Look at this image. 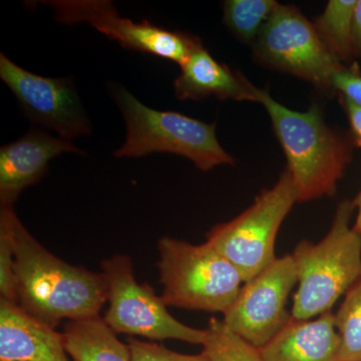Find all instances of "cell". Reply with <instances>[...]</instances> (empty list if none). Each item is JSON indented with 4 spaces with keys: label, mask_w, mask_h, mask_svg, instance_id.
I'll return each mask as SVG.
<instances>
[{
    "label": "cell",
    "mask_w": 361,
    "mask_h": 361,
    "mask_svg": "<svg viewBox=\"0 0 361 361\" xmlns=\"http://www.w3.org/2000/svg\"><path fill=\"white\" fill-rule=\"evenodd\" d=\"M130 361H210L202 351L200 355H188L175 353L156 343L130 337Z\"/></svg>",
    "instance_id": "obj_21"
},
{
    "label": "cell",
    "mask_w": 361,
    "mask_h": 361,
    "mask_svg": "<svg viewBox=\"0 0 361 361\" xmlns=\"http://www.w3.org/2000/svg\"><path fill=\"white\" fill-rule=\"evenodd\" d=\"M54 18L63 25L87 23L108 39L130 51L151 54L180 66L189 59L202 40L195 35L167 30L148 20L135 23L122 18L108 0H52Z\"/></svg>",
    "instance_id": "obj_9"
},
{
    "label": "cell",
    "mask_w": 361,
    "mask_h": 361,
    "mask_svg": "<svg viewBox=\"0 0 361 361\" xmlns=\"http://www.w3.org/2000/svg\"><path fill=\"white\" fill-rule=\"evenodd\" d=\"M355 209L353 202L341 201L326 236L316 244L302 240L291 254L298 280L291 310L294 319L329 312L361 279V235L349 226Z\"/></svg>",
    "instance_id": "obj_3"
},
{
    "label": "cell",
    "mask_w": 361,
    "mask_h": 361,
    "mask_svg": "<svg viewBox=\"0 0 361 361\" xmlns=\"http://www.w3.org/2000/svg\"><path fill=\"white\" fill-rule=\"evenodd\" d=\"M0 294L2 299L18 303L13 244L8 234L1 227H0Z\"/></svg>",
    "instance_id": "obj_22"
},
{
    "label": "cell",
    "mask_w": 361,
    "mask_h": 361,
    "mask_svg": "<svg viewBox=\"0 0 361 361\" xmlns=\"http://www.w3.org/2000/svg\"><path fill=\"white\" fill-rule=\"evenodd\" d=\"M334 89L339 90L342 97L361 106V73L356 63L349 68L344 66L343 70L336 73L334 78Z\"/></svg>",
    "instance_id": "obj_23"
},
{
    "label": "cell",
    "mask_w": 361,
    "mask_h": 361,
    "mask_svg": "<svg viewBox=\"0 0 361 361\" xmlns=\"http://www.w3.org/2000/svg\"><path fill=\"white\" fill-rule=\"evenodd\" d=\"M353 47L355 56H361V0L356 2L353 13Z\"/></svg>",
    "instance_id": "obj_25"
},
{
    "label": "cell",
    "mask_w": 361,
    "mask_h": 361,
    "mask_svg": "<svg viewBox=\"0 0 361 361\" xmlns=\"http://www.w3.org/2000/svg\"><path fill=\"white\" fill-rule=\"evenodd\" d=\"M110 92L127 129L125 142L114 153L116 158L176 154L189 159L202 171L235 163L218 142L215 123L201 122L175 111L154 110L121 85H111Z\"/></svg>",
    "instance_id": "obj_4"
},
{
    "label": "cell",
    "mask_w": 361,
    "mask_h": 361,
    "mask_svg": "<svg viewBox=\"0 0 361 361\" xmlns=\"http://www.w3.org/2000/svg\"><path fill=\"white\" fill-rule=\"evenodd\" d=\"M180 66L174 90L176 97L182 101H201L216 97L221 101L256 102L250 82L241 73H234L224 63H218L203 44L198 45Z\"/></svg>",
    "instance_id": "obj_15"
},
{
    "label": "cell",
    "mask_w": 361,
    "mask_h": 361,
    "mask_svg": "<svg viewBox=\"0 0 361 361\" xmlns=\"http://www.w3.org/2000/svg\"><path fill=\"white\" fill-rule=\"evenodd\" d=\"M297 282L291 254L276 258L244 283L223 322L252 345L263 348L290 322L292 315L286 305Z\"/></svg>",
    "instance_id": "obj_10"
},
{
    "label": "cell",
    "mask_w": 361,
    "mask_h": 361,
    "mask_svg": "<svg viewBox=\"0 0 361 361\" xmlns=\"http://www.w3.org/2000/svg\"><path fill=\"white\" fill-rule=\"evenodd\" d=\"M250 90L269 114L295 185L297 202L334 196L353 157L350 142L325 123L318 106L304 113L292 111L251 82Z\"/></svg>",
    "instance_id": "obj_2"
},
{
    "label": "cell",
    "mask_w": 361,
    "mask_h": 361,
    "mask_svg": "<svg viewBox=\"0 0 361 361\" xmlns=\"http://www.w3.org/2000/svg\"><path fill=\"white\" fill-rule=\"evenodd\" d=\"M341 101L350 125L353 142L361 148V106L344 97H341Z\"/></svg>",
    "instance_id": "obj_24"
},
{
    "label": "cell",
    "mask_w": 361,
    "mask_h": 361,
    "mask_svg": "<svg viewBox=\"0 0 361 361\" xmlns=\"http://www.w3.org/2000/svg\"><path fill=\"white\" fill-rule=\"evenodd\" d=\"M334 322L341 337V360L361 361V279L345 294Z\"/></svg>",
    "instance_id": "obj_20"
},
{
    "label": "cell",
    "mask_w": 361,
    "mask_h": 361,
    "mask_svg": "<svg viewBox=\"0 0 361 361\" xmlns=\"http://www.w3.org/2000/svg\"><path fill=\"white\" fill-rule=\"evenodd\" d=\"M259 350L264 361H342L334 313L329 311L307 320L291 318Z\"/></svg>",
    "instance_id": "obj_14"
},
{
    "label": "cell",
    "mask_w": 361,
    "mask_h": 361,
    "mask_svg": "<svg viewBox=\"0 0 361 361\" xmlns=\"http://www.w3.org/2000/svg\"><path fill=\"white\" fill-rule=\"evenodd\" d=\"M63 334L0 299V361H68Z\"/></svg>",
    "instance_id": "obj_13"
},
{
    "label": "cell",
    "mask_w": 361,
    "mask_h": 361,
    "mask_svg": "<svg viewBox=\"0 0 361 361\" xmlns=\"http://www.w3.org/2000/svg\"><path fill=\"white\" fill-rule=\"evenodd\" d=\"M296 202L295 185L286 168L275 186L261 191L238 217L213 227L207 242L236 267L246 283L276 260L278 231Z\"/></svg>",
    "instance_id": "obj_6"
},
{
    "label": "cell",
    "mask_w": 361,
    "mask_h": 361,
    "mask_svg": "<svg viewBox=\"0 0 361 361\" xmlns=\"http://www.w3.org/2000/svg\"><path fill=\"white\" fill-rule=\"evenodd\" d=\"M158 268L167 306L225 314L244 283L239 271L210 243L163 237Z\"/></svg>",
    "instance_id": "obj_5"
},
{
    "label": "cell",
    "mask_w": 361,
    "mask_h": 361,
    "mask_svg": "<svg viewBox=\"0 0 361 361\" xmlns=\"http://www.w3.org/2000/svg\"><path fill=\"white\" fill-rule=\"evenodd\" d=\"M203 353L210 361H264L260 350L233 332L223 320L212 318Z\"/></svg>",
    "instance_id": "obj_19"
},
{
    "label": "cell",
    "mask_w": 361,
    "mask_h": 361,
    "mask_svg": "<svg viewBox=\"0 0 361 361\" xmlns=\"http://www.w3.org/2000/svg\"><path fill=\"white\" fill-rule=\"evenodd\" d=\"M356 0H330L314 26L327 49L339 61H350L353 54V18Z\"/></svg>",
    "instance_id": "obj_17"
},
{
    "label": "cell",
    "mask_w": 361,
    "mask_h": 361,
    "mask_svg": "<svg viewBox=\"0 0 361 361\" xmlns=\"http://www.w3.org/2000/svg\"><path fill=\"white\" fill-rule=\"evenodd\" d=\"M353 203V205H355V208L357 209V216H356V220L355 225H353V228H355L356 232L360 233L361 235V191Z\"/></svg>",
    "instance_id": "obj_26"
},
{
    "label": "cell",
    "mask_w": 361,
    "mask_h": 361,
    "mask_svg": "<svg viewBox=\"0 0 361 361\" xmlns=\"http://www.w3.org/2000/svg\"><path fill=\"white\" fill-rule=\"evenodd\" d=\"M99 315L68 320L63 332L66 353L75 361H130L129 344Z\"/></svg>",
    "instance_id": "obj_16"
},
{
    "label": "cell",
    "mask_w": 361,
    "mask_h": 361,
    "mask_svg": "<svg viewBox=\"0 0 361 361\" xmlns=\"http://www.w3.org/2000/svg\"><path fill=\"white\" fill-rule=\"evenodd\" d=\"M102 269L109 302L104 319L116 334L155 341L178 339L204 345L207 329H193L173 317L153 287L135 280L134 265L129 256L118 254L104 259Z\"/></svg>",
    "instance_id": "obj_7"
},
{
    "label": "cell",
    "mask_w": 361,
    "mask_h": 361,
    "mask_svg": "<svg viewBox=\"0 0 361 361\" xmlns=\"http://www.w3.org/2000/svg\"><path fill=\"white\" fill-rule=\"evenodd\" d=\"M256 58L264 65L290 73L329 94L334 78L344 66L320 39L296 7H277L254 42Z\"/></svg>",
    "instance_id": "obj_8"
},
{
    "label": "cell",
    "mask_w": 361,
    "mask_h": 361,
    "mask_svg": "<svg viewBox=\"0 0 361 361\" xmlns=\"http://www.w3.org/2000/svg\"><path fill=\"white\" fill-rule=\"evenodd\" d=\"M0 78L35 126L54 130L68 141L92 134V123L73 78L35 75L4 54H0Z\"/></svg>",
    "instance_id": "obj_11"
},
{
    "label": "cell",
    "mask_w": 361,
    "mask_h": 361,
    "mask_svg": "<svg viewBox=\"0 0 361 361\" xmlns=\"http://www.w3.org/2000/svg\"><path fill=\"white\" fill-rule=\"evenodd\" d=\"M279 4L274 0H228L223 4V21L244 42H255Z\"/></svg>",
    "instance_id": "obj_18"
},
{
    "label": "cell",
    "mask_w": 361,
    "mask_h": 361,
    "mask_svg": "<svg viewBox=\"0 0 361 361\" xmlns=\"http://www.w3.org/2000/svg\"><path fill=\"white\" fill-rule=\"evenodd\" d=\"M0 227L13 244L20 307L54 329L63 319L99 315L108 296L103 272H92L56 257L28 232L13 206H1Z\"/></svg>",
    "instance_id": "obj_1"
},
{
    "label": "cell",
    "mask_w": 361,
    "mask_h": 361,
    "mask_svg": "<svg viewBox=\"0 0 361 361\" xmlns=\"http://www.w3.org/2000/svg\"><path fill=\"white\" fill-rule=\"evenodd\" d=\"M63 153L85 155L71 141L32 129L0 149V203L13 206L25 188L39 182L49 161Z\"/></svg>",
    "instance_id": "obj_12"
}]
</instances>
